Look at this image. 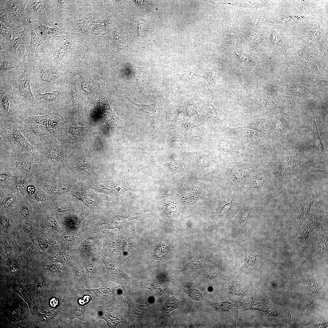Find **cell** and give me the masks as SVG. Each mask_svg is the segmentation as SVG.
<instances>
[{"instance_id": "obj_54", "label": "cell", "mask_w": 328, "mask_h": 328, "mask_svg": "<svg viewBox=\"0 0 328 328\" xmlns=\"http://www.w3.org/2000/svg\"><path fill=\"white\" fill-rule=\"evenodd\" d=\"M61 265L58 263L52 264L47 265L46 267L43 268L48 272L51 273H59L61 272Z\"/></svg>"}, {"instance_id": "obj_10", "label": "cell", "mask_w": 328, "mask_h": 328, "mask_svg": "<svg viewBox=\"0 0 328 328\" xmlns=\"http://www.w3.org/2000/svg\"><path fill=\"white\" fill-rule=\"evenodd\" d=\"M56 143V140L33 146L34 154L47 165L52 166L60 161L65 155V149Z\"/></svg>"}, {"instance_id": "obj_23", "label": "cell", "mask_w": 328, "mask_h": 328, "mask_svg": "<svg viewBox=\"0 0 328 328\" xmlns=\"http://www.w3.org/2000/svg\"><path fill=\"white\" fill-rule=\"evenodd\" d=\"M222 129L228 135L239 140H251L261 136L257 131L245 128L244 126L236 128H230L225 126L223 127Z\"/></svg>"}, {"instance_id": "obj_47", "label": "cell", "mask_w": 328, "mask_h": 328, "mask_svg": "<svg viewBox=\"0 0 328 328\" xmlns=\"http://www.w3.org/2000/svg\"><path fill=\"white\" fill-rule=\"evenodd\" d=\"M151 285L154 289L156 295L159 296L162 298H166L170 294L168 289L161 284L153 282L151 283Z\"/></svg>"}, {"instance_id": "obj_30", "label": "cell", "mask_w": 328, "mask_h": 328, "mask_svg": "<svg viewBox=\"0 0 328 328\" xmlns=\"http://www.w3.org/2000/svg\"><path fill=\"white\" fill-rule=\"evenodd\" d=\"M73 195L81 200L82 202L88 207L91 212L93 214L96 211V209L98 207V204L100 200L98 196L94 193L91 190L84 192H73Z\"/></svg>"}, {"instance_id": "obj_3", "label": "cell", "mask_w": 328, "mask_h": 328, "mask_svg": "<svg viewBox=\"0 0 328 328\" xmlns=\"http://www.w3.org/2000/svg\"><path fill=\"white\" fill-rule=\"evenodd\" d=\"M27 62L32 64L34 70L31 80L32 89L53 88L64 76L62 71L52 64L45 62L40 56Z\"/></svg>"}, {"instance_id": "obj_35", "label": "cell", "mask_w": 328, "mask_h": 328, "mask_svg": "<svg viewBox=\"0 0 328 328\" xmlns=\"http://www.w3.org/2000/svg\"><path fill=\"white\" fill-rule=\"evenodd\" d=\"M273 121L264 119H256L244 126L246 128L254 130L260 133L267 134L273 129Z\"/></svg>"}, {"instance_id": "obj_19", "label": "cell", "mask_w": 328, "mask_h": 328, "mask_svg": "<svg viewBox=\"0 0 328 328\" xmlns=\"http://www.w3.org/2000/svg\"><path fill=\"white\" fill-rule=\"evenodd\" d=\"M20 245L17 234L0 237V254L6 258L19 255Z\"/></svg>"}, {"instance_id": "obj_7", "label": "cell", "mask_w": 328, "mask_h": 328, "mask_svg": "<svg viewBox=\"0 0 328 328\" xmlns=\"http://www.w3.org/2000/svg\"><path fill=\"white\" fill-rule=\"evenodd\" d=\"M105 265L107 274L110 278L132 289L143 292L145 286L142 283L135 280L128 275L122 270L121 265L118 262L106 258L103 255H98Z\"/></svg>"}, {"instance_id": "obj_28", "label": "cell", "mask_w": 328, "mask_h": 328, "mask_svg": "<svg viewBox=\"0 0 328 328\" xmlns=\"http://www.w3.org/2000/svg\"><path fill=\"white\" fill-rule=\"evenodd\" d=\"M315 197V196L312 193H308L300 201L298 207V217L300 225L305 220L310 212Z\"/></svg>"}, {"instance_id": "obj_9", "label": "cell", "mask_w": 328, "mask_h": 328, "mask_svg": "<svg viewBox=\"0 0 328 328\" xmlns=\"http://www.w3.org/2000/svg\"><path fill=\"white\" fill-rule=\"evenodd\" d=\"M28 0H2L5 7L9 21L12 29L19 30L29 28L25 12Z\"/></svg>"}, {"instance_id": "obj_37", "label": "cell", "mask_w": 328, "mask_h": 328, "mask_svg": "<svg viewBox=\"0 0 328 328\" xmlns=\"http://www.w3.org/2000/svg\"><path fill=\"white\" fill-rule=\"evenodd\" d=\"M33 244L42 252L44 253L56 245V241L47 237L42 232L31 239Z\"/></svg>"}, {"instance_id": "obj_44", "label": "cell", "mask_w": 328, "mask_h": 328, "mask_svg": "<svg viewBox=\"0 0 328 328\" xmlns=\"http://www.w3.org/2000/svg\"><path fill=\"white\" fill-rule=\"evenodd\" d=\"M196 76L204 79L209 84L212 85H215L220 77L218 72L215 70L198 74Z\"/></svg>"}, {"instance_id": "obj_31", "label": "cell", "mask_w": 328, "mask_h": 328, "mask_svg": "<svg viewBox=\"0 0 328 328\" xmlns=\"http://www.w3.org/2000/svg\"><path fill=\"white\" fill-rule=\"evenodd\" d=\"M42 254L31 239L20 243L19 255L22 258L38 259L41 257Z\"/></svg>"}, {"instance_id": "obj_20", "label": "cell", "mask_w": 328, "mask_h": 328, "mask_svg": "<svg viewBox=\"0 0 328 328\" xmlns=\"http://www.w3.org/2000/svg\"><path fill=\"white\" fill-rule=\"evenodd\" d=\"M251 168L244 167L231 169L226 173L224 179L230 183L233 189L239 188L248 179Z\"/></svg>"}, {"instance_id": "obj_27", "label": "cell", "mask_w": 328, "mask_h": 328, "mask_svg": "<svg viewBox=\"0 0 328 328\" xmlns=\"http://www.w3.org/2000/svg\"><path fill=\"white\" fill-rule=\"evenodd\" d=\"M277 162L284 174L296 175L299 171V164L297 160L289 156H275Z\"/></svg>"}, {"instance_id": "obj_25", "label": "cell", "mask_w": 328, "mask_h": 328, "mask_svg": "<svg viewBox=\"0 0 328 328\" xmlns=\"http://www.w3.org/2000/svg\"><path fill=\"white\" fill-rule=\"evenodd\" d=\"M258 305L259 309L265 312L268 316L278 317L285 322L289 321L291 319L289 309H282L269 302L260 303Z\"/></svg>"}, {"instance_id": "obj_6", "label": "cell", "mask_w": 328, "mask_h": 328, "mask_svg": "<svg viewBox=\"0 0 328 328\" xmlns=\"http://www.w3.org/2000/svg\"><path fill=\"white\" fill-rule=\"evenodd\" d=\"M18 129L33 147L56 140V134L53 129L35 123L20 122Z\"/></svg>"}, {"instance_id": "obj_60", "label": "cell", "mask_w": 328, "mask_h": 328, "mask_svg": "<svg viewBox=\"0 0 328 328\" xmlns=\"http://www.w3.org/2000/svg\"><path fill=\"white\" fill-rule=\"evenodd\" d=\"M58 301L56 298H52L50 301V305L53 307L56 306L58 304Z\"/></svg>"}, {"instance_id": "obj_13", "label": "cell", "mask_w": 328, "mask_h": 328, "mask_svg": "<svg viewBox=\"0 0 328 328\" xmlns=\"http://www.w3.org/2000/svg\"><path fill=\"white\" fill-rule=\"evenodd\" d=\"M30 31L31 39L30 44L26 50V62L37 58L43 53L52 52L53 50L49 42L43 41L36 35L32 27L30 20H28Z\"/></svg>"}, {"instance_id": "obj_50", "label": "cell", "mask_w": 328, "mask_h": 328, "mask_svg": "<svg viewBox=\"0 0 328 328\" xmlns=\"http://www.w3.org/2000/svg\"><path fill=\"white\" fill-rule=\"evenodd\" d=\"M207 115L208 118L214 122H220V119L214 107L210 103L208 104L206 108Z\"/></svg>"}, {"instance_id": "obj_8", "label": "cell", "mask_w": 328, "mask_h": 328, "mask_svg": "<svg viewBox=\"0 0 328 328\" xmlns=\"http://www.w3.org/2000/svg\"><path fill=\"white\" fill-rule=\"evenodd\" d=\"M12 170L20 173H30L45 171L47 165L34 155L27 152L11 156ZM45 163V162H44Z\"/></svg>"}, {"instance_id": "obj_48", "label": "cell", "mask_w": 328, "mask_h": 328, "mask_svg": "<svg viewBox=\"0 0 328 328\" xmlns=\"http://www.w3.org/2000/svg\"><path fill=\"white\" fill-rule=\"evenodd\" d=\"M289 93L292 94H307L308 90L302 85L294 84L289 86L287 89Z\"/></svg>"}, {"instance_id": "obj_12", "label": "cell", "mask_w": 328, "mask_h": 328, "mask_svg": "<svg viewBox=\"0 0 328 328\" xmlns=\"http://www.w3.org/2000/svg\"><path fill=\"white\" fill-rule=\"evenodd\" d=\"M52 214L51 211L46 208L39 210L37 217L42 232L47 237L56 241L62 234L57 221Z\"/></svg>"}, {"instance_id": "obj_53", "label": "cell", "mask_w": 328, "mask_h": 328, "mask_svg": "<svg viewBox=\"0 0 328 328\" xmlns=\"http://www.w3.org/2000/svg\"><path fill=\"white\" fill-rule=\"evenodd\" d=\"M71 188L69 184L67 183H60L54 185L51 188L52 191L56 193H62L67 192Z\"/></svg>"}, {"instance_id": "obj_21", "label": "cell", "mask_w": 328, "mask_h": 328, "mask_svg": "<svg viewBox=\"0 0 328 328\" xmlns=\"http://www.w3.org/2000/svg\"><path fill=\"white\" fill-rule=\"evenodd\" d=\"M32 27L36 35L43 41L49 42L51 38L58 35L66 34L67 33L56 27H50L43 24L41 22L31 20Z\"/></svg>"}, {"instance_id": "obj_33", "label": "cell", "mask_w": 328, "mask_h": 328, "mask_svg": "<svg viewBox=\"0 0 328 328\" xmlns=\"http://www.w3.org/2000/svg\"><path fill=\"white\" fill-rule=\"evenodd\" d=\"M1 169L9 167L10 159L13 152L10 144L7 139L0 135Z\"/></svg>"}, {"instance_id": "obj_38", "label": "cell", "mask_w": 328, "mask_h": 328, "mask_svg": "<svg viewBox=\"0 0 328 328\" xmlns=\"http://www.w3.org/2000/svg\"><path fill=\"white\" fill-rule=\"evenodd\" d=\"M270 173L265 171H261L251 177L249 179L250 189L258 188L267 179L271 177Z\"/></svg>"}, {"instance_id": "obj_52", "label": "cell", "mask_w": 328, "mask_h": 328, "mask_svg": "<svg viewBox=\"0 0 328 328\" xmlns=\"http://www.w3.org/2000/svg\"><path fill=\"white\" fill-rule=\"evenodd\" d=\"M0 22L7 27L12 29L11 26L9 21L6 9L4 5L0 2Z\"/></svg>"}, {"instance_id": "obj_2", "label": "cell", "mask_w": 328, "mask_h": 328, "mask_svg": "<svg viewBox=\"0 0 328 328\" xmlns=\"http://www.w3.org/2000/svg\"><path fill=\"white\" fill-rule=\"evenodd\" d=\"M14 77H0V121L17 125L22 117L15 96Z\"/></svg>"}, {"instance_id": "obj_45", "label": "cell", "mask_w": 328, "mask_h": 328, "mask_svg": "<svg viewBox=\"0 0 328 328\" xmlns=\"http://www.w3.org/2000/svg\"><path fill=\"white\" fill-rule=\"evenodd\" d=\"M254 207L253 204L247 205L243 207L240 210L238 214L240 226L244 223L248 217Z\"/></svg>"}, {"instance_id": "obj_24", "label": "cell", "mask_w": 328, "mask_h": 328, "mask_svg": "<svg viewBox=\"0 0 328 328\" xmlns=\"http://www.w3.org/2000/svg\"><path fill=\"white\" fill-rule=\"evenodd\" d=\"M217 146L229 159L234 160L242 161L249 160L252 158L251 155L239 152L231 144L229 141L225 139L219 141Z\"/></svg>"}, {"instance_id": "obj_1", "label": "cell", "mask_w": 328, "mask_h": 328, "mask_svg": "<svg viewBox=\"0 0 328 328\" xmlns=\"http://www.w3.org/2000/svg\"><path fill=\"white\" fill-rule=\"evenodd\" d=\"M34 73L32 65L26 63L22 73L14 78L15 96L22 118L43 115L31 88L30 81Z\"/></svg>"}, {"instance_id": "obj_22", "label": "cell", "mask_w": 328, "mask_h": 328, "mask_svg": "<svg viewBox=\"0 0 328 328\" xmlns=\"http://www.w3.org/2000/svg\"><path fill=\"white\" fill-rule=\"evenodd\" d=\"M127 63L135 80L140 96L144 98H148L149 93L145 90V85L148 84L146 72L142 68L135 66L130 62Z\"/></svg>"}, {"instance_id": "obj_57", "label": "cell", "mask_w": 328, "mask_h": 328, "mask_svg": "<svg viewBox=\"0 0 328 328\" xmlns=\"http://www.w3.org/2000/svg\"><path fill=\"white\" fill-rule=\"evenodd\" d=\"M302 172H320L322 173H328L327 169H316L315 168L310 167H305L302 170Z\"/></svg>"}, {"instance_id": "obj_49", "label": "cell", "mask_w": 328, "mask_h": 328, "mask_svg": "<svg viewBox=\"0 0 328 328\" xmlns=\"http://www.w3.org/2000/svg\"><path fill=\"white\" fill-rule=\"evenodd\" d=\"M100 318L103 319L106 321L110 328H115L118 324L122 322L121 320L117 317H113L106 313H104Z\"/></svg>"}, {"instance_id": "obj_17", "label": "cell", "mask_w": 328, "mask_h": 328, "mask_svg": "<svg viewBox=\"0 0 328 328\" xmlns=\"http://www.w3.org/2000/svg\"><path fill=\"white\" fill-rule=\"evenodd\" d=\"M42 232L37 216L19 225L17 235L21 243L32 239Z\"/></svg>"}, {"instance_id": "obj_29", "label": "cell", "mask_w": 328, "mask_h": 328, "mask_svg": "<svg viewBox=\"0 0 328 328\" xmlns=\"http://www.w3.org/2000/svg\"><path fill=\"white\" fill-rule=\"evenodd\" d=\"M18 224L12 216L0 213V237L17 234Z\"/></svg>"}, {"instance_id": "obj_41", "label": "cell", "mask_w": 328, "mask_h": 328, "mask_svg": "<svg viewBox=\"0 0 328 328\" xmlns=\"http://www.w3.org/2000/svg\"><path fill=\"white\" fill-rule=\"evenodd\" d=\"M180 303V301L174 296L169 297L166 300L161 310L163 313H168L177 308Z\"/></svg>"}, {"instance_id": "obj_15", "label": "cell", "mask_w": 328, "mask_h": 328, "mask_svg": "<svg viewBox=\"0 0 328 328\" xmlns=\"http://www.w3.org/2000/svg\"><path fill=\"white\" fill-rule=\"evenodd\" d=\"M26 63L4 54H0V77H15L23 71Z\"/></svg>"}, {"instance_id": "obj_32", "label": "cell", "mask_w": 328, "mask_h": 328, "mask_svg": "<svg viewBox=\"0 0 328 328\" xmlns=\"http://www.w3.org/2000/svg\"><path fill=\"white\" fill-rule=\"evenodd\" d=\"M102 108L103 119L111 128L117 129L124 128L123 121L120 119L114 114L107 101L103 105Z\"/></svg>"}, {"instance_id": "obj_14", "label": "cell", "mask_w": 328, "mask_h": 328, "mask_svg": "<svg viewBox=\"0 0 328 328\" xmlns=\"http://www.w3.org/2000/svg\"><path fill=\"white\" fill-rule=\"evenodd\" d=\"M67 120V118L64 113L51 112L42 115L22 118L21 122L35 123L53 129Z\"/></svg>"}, {"instance_id": "obj_34", "label": "cell", "mask_w": 328, "mask_h": 328, "mask_svg": "<svg viewBox=\"0 0 328 328\" xmlns=\"http://www.w3.org/2000/svg\"><path fill=\"white\" fill-rule=\"evenodd\" d=\"M128 316L133 321H138L143 315L152 307L149 304L139 305L130 300H128Z\"/></svg>"}, {"instance_id": "obj_59", "label": "cell", "mask_w": 328, "mask_h": 328, "mask_svg": "<svg viewBox=\"0 0 328 328\" xmlns=\"http://www.w3.org/2000/svg\"><path fill=\"white\" fill-rule=\"evenodd\" d=\"M207 277L210 278H216L218 275V273L216 271L214 270L210 271L207 274Z\"/></svg>"}, {"instance_id": "obj_58", "label": "cell", "mask_w": 328, "mask_h": 328, "mask_svg": "<svg viewBox=\"0 0 328 328\" xmlns=\"http://www.w3.org/2000/svg\"><path fill=\"white\" fill-rule=\"evenodd\" d=\"M90 292H92V294H95L96 296L99 297L103 296V295L105 293L107 292V290L104 289H94L92 290H90L89 291Z\"/></svg>"}, {"instance_id": "obj_39", "label": "cell", "mask_w": 328, "mask_h": 328, "mask_svg": "<svg viewBox=\"0 0 328 328\" xmlns=\"http://www.w3.org/2000/svg\"><path fill=\"white\" fill-rule=\"evenodd\" d=\"M243 248L245 254L244 265L246 268H251L261 255L256 253L246 243L243 244Z\"/></svg>"}, {"instance_id": "obj_40", "label": "cell", "mask_w": 328, "mask_h": 328, "mask_svg": "<svg viewBox=\"0 0 328 328\" xmlns=\"http://www.w3.org/2000/svg\"><path fill=\"white\" fill-rule=\"evenodd\" d=\"M309 106L311 110L313 117V141L314 144L317 150L320 153H323V148L322 140L319 134L315 121L314 109L313 107H311L310 105Z\"/></svg>"}, {"instance_id": "obj_42", "label": "cell", "mask_w": 328, "mask_h": 328, "mask_svg": "<svg viewBox=\"0 0 328 328\" xmlns=\"http://www.w3.org/2000/svg\"><path fill=\"white\" fill-rule=\"evenodd\" d=\"M241 199L238 196L234 195L230 202L223 207L220 213L226 215L229 214L231 211L235 209L236 207L239 206L240 202H241Z\"/></svg>"}, {"instance_id": "obj_55", "label": "cell", "mask_w": 328, "mask_h": 328, "mask_svg": "<svg viewBox=\"0 0 328 328\" xmlns=\"http://www.w3.org/2000/svg\"><path fill=\"white\" fill-rule=\"evenodd\" d=\"M0 34L3 37V38H5V39L8 40L12 39V36L7 27L1 22H0Z\"/></svg>"}, {"instance_id": "obj_26", "label": "cell", "mask_w": 328, "mask_h": 328, "mask_svg": "<svg viewBox=\"0 0 328 328\" xmlns=\"http://www.w3.org/2000/svg\"><path fill=\"white\" fill-rule=\"evenodd\" d=\"M39 210L35 207L23 204L17 207L12 217L18 225L24 222L37 216Z\"/></svg>"}, {"instance_id": "obj_56", "label": "cell", "mask_w": 328, "mask_h": 328, "mask_svg": "<svg viewBox=\"0 0 328 328\" xmlns=\"http://www.w3.org/2000/svg\"><path fill=\"white\" fill-rule=\"evenodd\" d=\"M86 306L80 307L74 311L72 316L82 319L84 317V313Z\"/></svg>"}, {"instance_id": "obj_18", "label": "cell", "mask_w": 328, "mask_h": 328, "mask_svg": "<svg viewBox=\"0 0 328 328\" xmlns=\"http://www.w3.org/2000/svg\"><path fill=\"white\" fill-rule=\"evenodd\" d=\"M45 6L40 0H28L25 9L27 20H36L42 22L44 25L49 26L50 22L48 19L44 9Z\"/></svg>"}, {"instance_id": "obj_5", "label": "cell", "mask_w": 328, "mask_h": 328, "mask_svg": "<svg viewBox=\"0 0 328 328\" xmlns=\"http://www.w3.org/2000/svg\"><path fill=\"white\" fill-rule=\"evenodd\" d=\"M0 122V135L9 141L14 154L27 152L34 155L33 147L21 133L17 125Z\"/></svg>"}, {"instance_id": "obj_61", "label": "cell", "mask_w": 328, "mask_h": 328, "mask_svg": "<svg viewBox=\"0 0 328 328\" xmlns=\"http://www.w3.org/2000/svg\"><path fill=\"white\" fill-rule=\"evenodd\" d=\"M28 193L31 194L34 193L35 192V188L32 186H28L27 189Z\"/></svg>"}, {"instance_id": "obj_11", "label": "cell", "mask_w": 328, "mask_h": 328, "mask_svg": "<svg viewBox=\"0 0 328 328\" xmlns=\"http://www.w3.org/2000/svg\"><path fill=\"white\" fill-rule=\"evenodd\" d=\"M41 88L45 90V93L41 92L40 89L32 90L43 115L52 112L61 105L64 99V93L60 90L49 91Z\"/></svg>"}, {"instance_id": "obj_51", "label": "cell", "mask_w": 328, "mask_h": 328, "mask_svg": "<svg viewBox=\"0 0 328 328\" xmlns=\"http://www.w3.org/2000/svg\"><path fill=\"white\" fill-rule=\"evenodd\" d=\"M184 292L193 300L200 301L202 299L201 293L199 291L189 287H184Z\"/></svg>"}, {"instance_id": "obj_4", "label": "cell", "mask_w": 328, "mask_h": 328, "mask_svg": "<svg viewBox=\"0 0 328 328\" xmlns=\"http://www.w3.org/2000/svg\"><path fill=\"white\" fill-rule=\"evenodd\" d=\"M13 37L8 40L3 38L0 40V54L9 56L26 63V50L29 46L31 35L29 28L23 30L12 29Z\"/></svg>"}, {"instance_id": "obj_46", "label": "cell", "mask_w": 328, "mask_h": 328, "mask_svg": "<svg viewBox=\"0 0 328 328\" xmlns=\"http://www.w3.org/2000/svg\"><path fill=\"white\" fill-rule=\"evenodd\" d=\"M174 74L176 81L182 84H185L188 81L194 80L197 76L193 72L190 71L184 74Z\"/></svg>"}, {"instance_id": "obj_36", "label": "cell", "mask_w": 328, "mask_h": 328, "mask_svg": "<svg viewBox=\"0 0 328 328\" xmlns=\"http://www.w3.org/2000/svg\"><path fill=\"white\" fill-rule=\"evenodd\" d=\"M127 99L130 102L136 105L142 113L146 121L154 127L157 119V115L155 106L154 104L150 105L137 104L129 99Z\"/></svg>"}, {"instance_id": "obj_16", "label": "cell", "mask_w": 328, "mask_h": 328, "mask_svg": "<svg viewBox=\"0 0 328 328\" xmlns=\"http://www.w3.org/2000/svg\"><path fill=\"white\" fill-rule=\"evenodd\" d=\"M324 296V292L319 286L316 278L310 276L300 307L303 309H309L315 301Z\"/></svg>"}, {"instance_id": "obj_43", "label": "cell", "mask_w": 328, "mask_h": 328, "mask_svg": "<svg viewBox=\"0 0 328 328\" xmlns=\"http://www.w3.org/2000/svg\"><path fill=\"white\" fill-rule=\"evenodd\" d=\"M204 260V258L203 256L199 253H197L194 258L183 268L181 272L189 269L199 268L202 265Z\"/></svg>"}]
</instances>
